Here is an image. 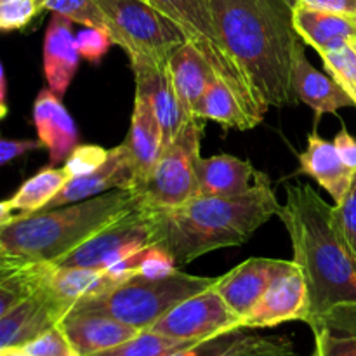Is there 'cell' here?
<instances>
[{
  "instance_id": "obj_4",
  "label": "cell",
  "mask_w": 356,
  "mask_h": 356,
  "mask_svg": "<svg viewBox=\"0 0 356 356\" xmlns=\"http://www.w3.org/2000/svg\"><path fill=\"white\" fill-rule=\"evenodd\" d=\"M141 204L132 190H111L63 207L21 216L0 226V257L56 263Z\"/></svg>"
},
{
  "instance_id": "obj_16",
  "label": "cell",
  "mask_w": 356,
  "mask_h": 356,
  "mask_svg": "<svg viewBox=\"0 0 356 356\" xmlns=\"http://www.w3.org/2000/svg\"><path fill=\"white\" fill-rule=\"evenodd\" d=\"M292 90L296 99L308 104L316 117L336 113L341 108H356L350 94L330 75L318 72L305 52V42L296 44L292 59Z\"/></svg>"
},
{
  "instance_id": "obj_43",
  "label": "cell",
  "mask_w": 356,
  "mask_h": 356,
  "mask_svg": "<svg viewBox=\"0 0 356 356\" xmlns=\"http://www.w3.org/2000/svg\"><path fill=\"white\" fill-rule=\"evenodd\" d=\"M334 145H336L337 153L343 159V162L356 172V139L348 132L346 127H343L337 132Z\"/></svg>"
},
{
  "instance_id": "obj_6",
  "label": "cell",
  "mask_w": 356,
  "mask_h": 356,
  "mask_svg": "<svg viewBox=\"0 0 356 356\" xmlns=\"http://www.w3.org/2000/svg\"><path fill=\"white\" fill-rule=\"evenodd\" d=\"M111 24V40L129 59L146 58L167 65L188 40L179 26L148 0H96Z\"/></svg>"
},
{
  "instance_id": "obj_44",
  "label": "cell",
  "mask_w": 356,
  "mask_h": 356,
  "mask_svg": "<svg viewBox=\"0 0 356 356\" xmlns=\"http://www.w3.org/2000/svg\"><path fill=\"white\" fill-rule=\"evenodd\" d=\"M7 115V73L3 65H0V117Z\"/></svg>"
},
{
  "instance_id": "obj_42",
  "label": "cell",
  "mask_w": 356,
  "mask_h": 356,
  "mask_svg": "<svg viewBox=\"0 0 356 356\" xmlns=\"http://www.w3.org/2000/svg\"><path fill=\"white\" fill-rule=\"evenodd\" d=\"M298 6L312 7L318 10L344 14V16H356V0H299ZM296 6V7H298Z\"/></svg>"
},
{
  "instance_id": "obj_38",
  "label": "cell",
  "mask_w": 356,
  "mask_h": 356,
  "mask_svg": "<svg viewBox=\"0 0 356 356\" xmlns=\"http://www.w3.org/2000/svg\"><path fill=\"white\" fill-rule=\"evenodd\" d=\"M334 209H336V219L341 233L356 257V174L346 197L343 198L341 204L334 205Z\"/></svg>"
},
{
  "instance_id": "obj_47",
  "label": "cell",
  "mask_w": 356,
  "mask_h": 356,
  "mask_svg": "<svg viewBox=\"0 0 356 356\" xmlns=\"http://www.w3.org/2000/svg\"><path fill=\"white\" fill-rule=\"evenodd\" d=\"M287 2L291 3L292 7H296V6H298V3H299V0H287Z\"/></svg>"
},
{
  "instance_id": "obj_22",
  "label": "cell",
  "mask_w": 356,
  "mask_h": 356,
  "mask_svg": "<svg viewBox=\"0 0 356 356\" xmlns=\"http://www.w3.org/2000/svg\"><path fill=\"white\" fill-rule=\"evenodd\" d=\"M299 172L315 179L332 197L334 204L343 202L356 174L343 162L336 145L315 131L308 136V146L299 155Z\"/></svg>"
},
{
  "instance_id": "obj_27",
  "label": "cell",
  "mask_w": 356,
  "mask_h": 356,
  "mask_svg": "<svg viewBox=\"0 0 356 356\" xmlns=\"http://www.w3.org/2000/svg\"><path fill=\"white\" fill-rule=\"evenodd\" d=\"M197 117L202 120H211L226 129L249 131L257 124L252 115L247 111L242 101L229 89L226 82L216 76L205 89L197 108Z\"/></svg>"
},
{
  "instance_id": "obj_50",
  "label": "cell",
  "mask_w": 356,
  "mask_h": 356,
  "mask_svg": "<svg viewBox=\"0 0 356 356\" xmlns=\"http://www.w3.org/2000/svg\"><path fill=\"white\" fill-rule=\"evenodd\" d=\"M355 28H356V16H355ZM356 38V37H355Z\"/></svg>"
},
{
  "instance_id": "obj_24",
  "label": "cell",
  "mask_w": 356,
  "mask_h": 356,
  "mask_svg": "<svg viewBox=\"0 0 356 356\" xmlns=\"http://www.w3.org/2000/svg\"><path fill=\"white\" fill-rule=\"evenodd\" d=\"M72 179L65 165H49L24 181L19 190L0 204V226L13 222L21 216L35 214L47 207L49 202Z\"/></svg>"
},
{
  "instance_id": "obj_30",
  "label": "cell",
  "mask_w": 356,
  "mask_h": 356,
  "mask_svg": "<svg viewBox=\"0 0 356 356\" xmlns=\"http://www.w3.org/2000/svg\"><path fill=\"white\" fill-rule=\"evenodd\" d=\"M193 344L197 343L162 336L155 330H143L136 337L111 348V350L99 351V353L90 356H170L193 346Z\"/></svg>"
},
{
  "instance_id": "obj_23",
  "label": "cell",
  "mask_w": 356,
  "mask_h": 356,
  "mask_svg": "<svg viewBox=\"0 0 356 356\" xmlns=\"http://www.w3.org/2000/svg\"><path fill=\"white\" fill-rule=\"evenodd\" d=\"M167 66L184 113L190 118H198V103L209 83L218 76L207 58L190 40H186L172 52Z\"/></svg>"
},
{
  "instance_id": "obj_11",
  "label": "cell",
  "mask_w": 356,
  "mask_h": 356,
  "mask_svg": "<svg viewBox=\"0 0 356 356\" xmlns=\"http://www.w3.org/2000/svg\"><path fill=\"white\" fill-rule=\"evenodd\" d=\"M309 316V294L299 266L275 278L263 298L243 318V329H271L287 322H305Z\"/></svg>"
},
{
  "instance_id": "obj_35",
  "label": "cell",
  "mask_w": 356,
  "mask_h": 356,
  "mask_svg": "<svg viewBox=\"0 0 356 356\" xmlns=\"http://www.w3.org/2000/svg\"><path fill=\"white\" fill-rule=\"evenodd\" d=\"M23 350L28 356H79L59 325L52 327L37 339L28 343Z\"/></svg>"
},
{
  "instance_id": "obj_45",
  "label": "cell",
  "mask_w": 356,
  "mask_h": 356,
  "mask_svg": "<svg viewBox=\"0 0 356 356\" xmlns=\"http://www.w3.org/2000/svg\"><path fill=\"white\" fill-rule=\"evenodd\" d=\"M0 356H28L23 348H3L0 350Z\"/></svg>"
},
{
  "instance_id": "obj_1",
  "label": "cell",
  "mask_w": 356,
  "mask_h": 356,
  "mask_svg": "<svg viewBox=\"0 0 356 356\" xmlns=\"http://www.w3.org/2000/svg\"><path fill=\"white\" fill-rule=\"evenodd\" d=\"M219 38L264 113L296 99L292 59L301 40L287 0H211Z\"/></svg>"
},
{
  "instance_id": "obj_29",
  "label": "cell",
  "mask_w": 356,
  "mask_h": 356,
  "mask_svg": "<svg viewBox=\"0 0 356 356\" xmlns=\"http://www.w3.org/2000/svg\"><path fill=\"white\" fill-rule=\"evenodd\" d=\"M312 330L322 356H356V306L339 309Z\"/></svg>"
},
{
  "instance_id": "obj_15",
  "label": "cell",
  "mask_w": 356,
  "mask_h": 356,
  "mask_svg": "<svg viewBox=\"0 0 356 356\" xmlns=\"http://www.w3.org/2000/svg\"><path fill=\"white\" fill-rule=\"evenodd\" d=\"M132 188H134V170H132L125 145L122 143L111 148L110 156L99 169L86 176L70 179L65 188L49 202L44 211L89 200L111 190H132Z\"/></svg>"
},
{
  "instance_id": "obj_25",
  "label": "cell",
  "mask_w": 356,
  "mask_h": 356,
  "mask_svg": "<svg viewBox=\"0 0 356 356\" xmlns=\"http://www.w3.org/2000/svg\"><path fill=\"white\" fill-rule=\"evenodd\" d=\"M294 28L302 42L312 45L316 52L341 47L356 37L355 17L312 7H294Z\"/></svg>"
},
{
  "instance_id": "obj_20",
  "label": "cell",
  "mask_w": 356,
  "mask_h": 356,
  "mask_svg": "<svg viewBox=\"0 0 356 356\" xmlns=\"http://www.w3.org/2000/svg\"><path fill=\"white\" fill-rule=\"evenodd\" d=\"M197 176L200 197H236L252 190L266 174L247 160L222 153L209 159L200 156Z\"/></svg>"
},
{
  "instance_id": "obj_12",
  "label": "cell",
  "mask_w": 356,
  "mask_h": 356,
  "mask_svg": "<svg viewBox=\"0 0 356 356\" xmlns=\"http://www.w3.org/2000/svg\"><path fill=\"white\" fill-rule=\"evenodd\" d=\"M298 264L285 259H271V257H249L240 263L226 275H221L216 284L219 294L222 296L229 308L243 318L250 309L257 305L264 292L268 291L275 278L287 271L294 270Z\"/></svg>"
},
{
  "instance_id": "obj_31",
  "label": "cell",
  "mask_w": 356,
  "mask_h": 356,
  "mask_svg": "<svg viewBox=\"0 0 356 356\" xmlns=\"http://www.w3.org/2000/svg\"><path fill=\"white\" fill-rule=\"evenodd\" d=\"M247 330L249 329L233 330V332L222 334L214 339L202 341V343L193 344V346L177 351L170 356H233L263 339L257 334L247 332Z\"/></svg>"
},
{
  "instance_id": "obj_48",
  "label": "cell",
  "mask_w": 356,
  "mask_h": 356,
  "mask_svg": "<svg viewBox=\"0 0 356 356\" xmlns=\"http://www.w3.org/2000/svg\"><path fill=\"white\" fill-rule=\"evenodd\" d=\"M312 356H322V353H320V350L316 346H315V351H313Z\"/></svg>"
},
{
  "instance_id": "obj_9",
  "label": "cell",
  "mask_w": 356,
  "mask_h": 356,
  "mask_svg": "<svg viewBox=\"0 0 356 356\" xmlns=\"http://www.w3.org/2000/svg\"><path fill=\"white\" fill-rule=\"evenodd\" d=\"M159 245V218L156 209L141 202L136 209L111 222L108 228L56 261L58 266L104 268L131 257L141 250Z\"/></svg>"
},
{
  "instance_id": "obj_19",
  "label": "cell",
  "mask_w": 356,
  "mask_h": 356,
  "mask_svg": "<svg viewBox=\"0 0 356 356\" xmlns=\"http://www.w3.org/2000/svg\"><path fill=\"white\" fill-rule=\"evenodd\" d=\"M33 124L37 127L38 139L49 152L51 165L66 162L70 153L79 146V131L75 120L61 97L56 96L51 89H42L33 104Z\"/></svg>"
},
{
  "instance_id": "obj_32",
  "label": "cell",
  "mask_w": 356,
  "mask_h": 356,
  "mask_svg": "<svg viewBox=\"0 0 356 356\" xmlns=\"http://www.w3.org/2000/svg\"><path fill=\"white\" fill-rule=\"evenodd\" d=\"M44 9L51 10L52 14H61L86 28H101L111 37L110 21L96 0H47Z\"/></svg>"
},
{
  "instance_id": "obj_36",
  "label": "cell",
  "mask_w": 356,
  "mask_h": 356,
  "mask_svg": "<svg viewBox=\"0 0 356 356\" xmlns=\"http://www.w3.org/2000/svg\"><path fill=\"white\" fill-rule=\"evenodd\" d=\"M40 10L37 0H0V28L2 31L23 30Z\"/></svg>"
},
{
  "instance_id": "obj_37",
  "label": "cell",
  "mask_w": 356,
  "mask_h": 356,
  "mask_svg": "<svg viewBox=\"0 0 356 356\" xmlns=\"http://www.w3.org/2000/svg\"><path fill=\"white\" fill-rule=\"evenodd\" d=\"M111 44L113 40H111L110 33L101 28H86L76 33V47H79L80 56L92 65H99L103 61Z\"/></svg>"
},
{
  "instance_id": "obj_41",
  "label": "cell",
  "mask_w": 356,
  "mask_h": 356,
  "mask_svg": "<svg viewBox=\"0 0 356 356\" xmlns=\"http://www.w3.org/2000/svg\"><path fill=\"white\" fill-rule=\"evenodd\" d=\"M45 148L40 139H0V165H7L13 160L19 159L24 153L37 152Z\"/></svg>"
},
{
  "instance_id": "obj_18",
  "label": "cell",
  "mask_w": 356,
  "mask_h": 356,
  "mask_svg": "<svg viewBox=\"0 0 356 356\" xmlns=\"http://www.w3.org/2000/svg\"><path fill=\"white\" fill-rule=\"evenodd\" d=\"M124 145L134 170L132 191H136L146 183L163 149L162 125L148 101L141 96L134 97L131 129Z\"/></svg>"
},
{
  "instance_id": "obj_46",
  "label": "cell",
  "mask_w": 356,
  "mask_h": 356,
  "mask_svg": "<svg viewBox=\"0 0 356 356\" xmlns=\"http://www.w3.org/2000/svg\"><path fill=\"white\" fill-rule=\"evenodd\" d=\"M38 2V6L42 7V10H44V7H45V2H47V0H37Z\"/></svg>"
},
{
  "instance_id": "obj_49",
  "label": "cell",
  "mask_w": 356,
  "mask_h": 356,
  "mask_svg": "<svg viewBox=\"0 0 356 356\" xmlns=\"http://www.w3.org/2000/svg\"><path fill=\"white\" fill-rule=\"evenodd\" d=\"M351 45H353L355 51H356V38H351Z\"/></svg>"
},
{
  "instance_id": "obj_17",
  "label": "cell",
  "mask_w": 356,
  "mask_h": 356,
  "mask_svg": "<svg viewBox=\"0 0 356 356\" xmlns=\"http://www.w3.org/2000/svg\"><path fill=\"white\" fill-rule=\"evenodd\" d=\"M79 356H90L111 350L132 339L143 330L99 313L70 312L58 323Z\"/></svg>"
},
{
  "instance_id": "obj_7",
  "label": "cell",
  "mask_w": 356,
  "mask_h": 356,
  "mask_svg": "<svg viewBox=\"0 0 356 356\" xmlns=\"http://www.w3.org/2000/svg\"><path fill=\"white\" fill-rule=\"evenodd\" d=\"M202 134L204 120L193 118L169 145L163 146L146 183L136 190L143 204L153 209H170L197 197Z\"/></svg>"
},
{
  "instance_id": "obj_2",
  "label": "cell",
  "mask_w": 356,
  "mask_h": 356,
  "mask_svg": "<svg viewBox=\"0 0 356 356\" xmlns=\"http://www.w3.org/2000/svg\"><path fill=\"white\" fill-rule=\"evenodd\" d=\"M278 218L287 228L294 263L309 294V329L330 315L356 306V257L329 205L309 184L287 188Z\"/></svg>"
},
{
  "instance_id": "obj_39",
  "label": "cell",
  "mask_w": 356,
  "mask_h": 356,
  "mask_svg": "<svg viewBox=\"0 0 356 356\" xmlns=\"http://www.w3.org/2000/svg\"><path fill=\"white\" fill-rule=\"evenodd\" d=\"M176 270H179V268L176 266L172 254L163 247L153 245L145 250L139 275L146 278H163L172 275Z\"/></svg>"
},
{
  "instance_id": "obj_28",
  "label": "cell",
  "mask_w": 356,
  "mask_h": 356,
  "mask_svg": "<svg viewBox=\"0 0 356 356\" xmlns=\"http://www.w3.org/2000/svg\"><path fill=\"white\" fill-rule=\"evenodd\" d=\"M117 287L106 271L99 268L82 266H58L56 264L47 289L70 308L87 296L101 294L104 291ZM72 312V309H70Z\"/></svg>"
},
{
  "instance_id": "obj_34",
  "label": "cell",
  "mask_w": 356,
  "mask_h": 356,
  "mask_svg": "<svg viewBox=\"0 0 356 356\" xmlns=\"http://www.w3.org/2000/svg\"><path fill=\"white\" fill-rule=\"evenodd\" d=\"M110 152L111 149H106L97 145H79L70 153V156L65 162V167L68 169L72 179L73 177L86 176V174H90L99 169L108 160Z\"/></svg>"
},
{
  "instance_id": "obj_33",
  "label": "cell",
  "mask_w": 356,
  "mask_h": 356,
  "mask_svg": "<svg viewBox=\"0 0 356 356\" xmlns=\"http://www.w3.org/2000/svg\"><path fill=\"white\" fill-rule=\"evenodd\" d=\"M320 58L327 73L341 83L356 104V51L351 40L341 47L320 52Z\"/></svg>"
},
{
  "instance_id": "obj_10",
  "label": "cell",
  "mask_w": 356,
  "mask_h": 356,
  "mask_svg": "<svg viewBox=\"0 0 356 356\" xmlns=\"http://www.w3.org/2000/svg\"><path fill=\"white\" fill-rule=\"evenodd\" d=\"M240 329H243L242 318L229 308L214 285L174 306L148 330L174 339L202 343Z\"/></svg>"
},
{
  "instance_id": "obj_14",
  "label": "cell",
  "mask_w": 356,
  "mask_h": 356,
  "mask_svg": "<svg viewBox=\"0 0 356 356\" xmlns=\"http://www.w3.org/2000/svg\"><path fill=\"white\" fill-rule=\"evenodd\" d=\"M70 309L72 308L68 305L59 301L47 287H44L0 316V350L26 346L58 325L68 315Z\"/></svg>"
},
{
  "instance_id": "obj_8",
  "label": "cell",
  "mask_w": 356,
  "mask_h": 356,
  "mask_svg": "<svg viewBox=\"0 0 356 356\" xmlns=\"http://www.w3.org/2000/svg\"><path fill=\"white\" fill-rule=\"evenodd\" d=\"M148 2L162 10L183 30L188 40L207 58L209 65L212 66L218 79L228 83L229 89L242 101L254 120L261 124L266 113L261 110L252 90L249 89L245 79L236 68L233 59L229 58L221 38H219L214 16H212L211 0H148Z\"/></svg>"
},
{
  "instance_id": "obj_3",
  "label": "cell",
  "mask_w": 356,
  "mask_h": 356,
  "mask_svg": "<svg viewBox=\"0 0 356 356\" xmlns=\"http://www.w3.org/2000/svg\"><path fill=\"white\" fill-rule=\"evenodd\" d=\"M280 207L268 176L236 197L198 195L177 207L156 209L159 245L181 270L205 254L245 243Z\"/></svg>"
},
{
  "instance_id": "obj_13",
  "label": "cell",
  "mask_w": 356,
  "mask_h": 356,
  "mask_svg": "<svg viewBox=\"0 0 356 356\" xmlns=\"http://www.w3.org/2000/svg\"><path fill=\"white\" fill-rule=\"evenodd\" d=\"M129 61L136 79V96L145 97L153 108L162 125L163 146H167L193 118L184 113L177 99L169 66L146 58H134Z\"/></svg>"
},
{
  "instance_id": "obj_5",
  "label": "cell",
  "mask_w": 356,
  "mask_h": 356,
  "mask_svg": "<svg viewBox=\"0 0 356 356\" xmlns=\"http://www.w3.org/2000/svg\"><path fill=\"white\" fill-rule=\"evenodd\" d=\"M218 280L219 277H198L181 270L163 278L136 275L110 291L80 299L72 312L99 313L139 330H148L174 306L214 287Z\"/></svg>"
},
{
  "instance_id": "obj_21",
  "label": "cell",
  "mask_w": 356,
  "mask_h": 356,
  "mask_svg": "<svg viewBox=\"0 0 356 356\" xmlns=\"http://www.w3.org/2000/svg\"><path fill=\"white\" fill-rule=\"evenodd\" d=\"M72 23L61 14H52L44 40V73L49 89L63 97L79 70L82 58L76 47V37L72 31Z\"/></svg>"
},
{
  "instance_id": "obj_26",
  "label": "cell",
  "mask_w": 356,
  "mask_h": 356,
  "mask_svg": "<svg viewBox=\"0 0 356 356\" xmlns=\"http://www.w3.org/2000/svg\"><path fill=\"white\" fill-rule=\"evenodd\" d=\"M54 263H28L0 257V316L47 287Z\"/></svg>"
},
{
  "instance_id": "obj_40",
  "label": "cell",
  "mask_w": 356,
  "mask_h": 356,
  "mask_svg": "<svg viewBox=\"0 0 356 356\" xmlns=\"http://www.w3.org/2000/svg\"><path fill=\"white\" fill-rule=\"evenodd\" d=\"M233 356H296V353L284 337H263L259 343Z\"/></svg>"
}]
</instances>
